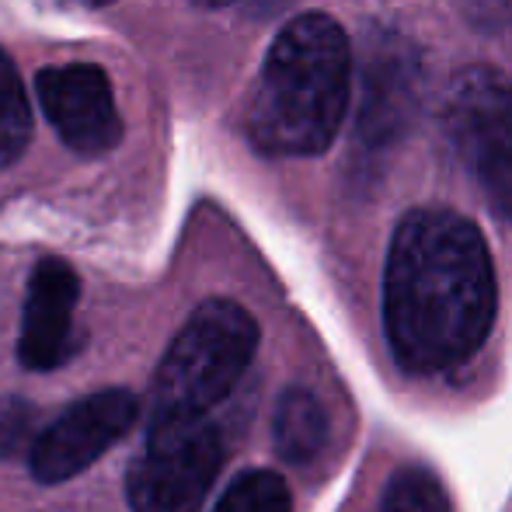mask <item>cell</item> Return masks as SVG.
Instances as JSON below:
<instances>
[{
  "label": "cell",
  "mask_w": 512,
  "mask_h": 512,
  "mask_svg": "<svg viewBox=\"0 0 512 512\" xmlns=\"http://www.w3.org/2000/svg\"><path fill=\"white\" fill-rule=\"evenodd\" d=\"M499 286L485 234L453 209H411L384 269V331L401 370L429 377L485 345Z\"/></svg>",
  "instance_id": "obj_1"
},
{
  "label": "cell",
  "mask_w": 512,
  "mask_h": 512,
  "mask_svg": "<svg viewBox=\"0 0 512 512\" xmlns=\"http://www.w3.org/2000/svg\"><path fill=\"white\" fill-rule=\"evenodd\" d=\"M352 49L331 14L293 18L269 46L248 105V140L269 157H314L335 143L349 112Z\"/></svg>",
  "instance_id": "obj_2"
},
{
  "label": "cell",
  "mask_w": 512,
  "mask_h": 512,
  "mask_svg": "<svg viewBox=\"0 0 512 512\" xmlns=\"http://www.w3.org/2000/svg\"><path fill=\"white\" fill-rule=\"evenodd\" d=\"M258 352V321L234 300L213 297L189 314L150 384V425L192 422L216 408Z\"/></svg>",
  "instance_id": "obj_3"
},
{
  "label": "cell",
  "mask_w": 512,
  "mask_h": 512,
  "mask_svg": "<svg viewBox=\"0 0 512 512\" xmlns=\"http://www.w3.org/2000/svg\"><path fill=\"white\" fill-rule=\"evenodd\" d=\"M446 140L471 168L488 206L512 223V84L492 67H471L446 88Z\"/></svg>",
  "instance_id": "obj_4"
},
{
  "label": "cell",
  "mask_w": 512,
  "mask_h": 512,
  "mask_svg": "<svg viewBox=\"0 0 512 512\" xmlns=\"http://www.w3.org/2000/svg\"><path fill=\"white\" fill-rule=\"evenodd\" d=\"M223 464V439L206 418L154 422L143 453L129 464L126 499L133 512H203Z\"/></svg>",
  "instance_id": "obj_5"
},
{
  "label": "cell",
  "mask_w": 512,
  "mask_h": 512,
  "mask_svg": "<svg viewBox=\"0 0 512 512\" xmlns=\"http://www.w3.org/2000/svg\"><path fill=\"white\" fill-rule=\"evenodd\" d=\"M140 415L133 391L108 387L74 401L28 443V471L42 485H63L74 474L88 471L98 457L129 432Z\"/></svg>",
  "instance_id": "obj_6"
},
{
  "label": "cell",
  "mask_w": 512,
  "mask_h": 512,
  "mask_svg": "<svg viewBox=\"0 0 512 512\" xmlns=\"http://www.w3.org/2000/svg\"><path fill=\"white\" fill-rule=\"evenodd\" d=\"M35 91L46 119L74 154L98 157L122 140V119L105 70L91 63L46 67L35 77Z\"/></svg>",
  "instance_id": "obj_7"
},
{
  "label": "cell",
  "mask_w": 512,
  "mask_h": 512,
  "mask_svg": "<svg viewBox=\"0 0 512 512\" xmlns=\"http://www.w3.org/2000/svg\"><path fill=\"white\" fill-rule=\"evenodd\" d=\"M81 300V279L63 258H42L28 279L25 317H21L18 359L25 370L46 373L77 352L74 310Z\"/></svg>",
  "instance_id": "obj_8"
},
{
  "label": "cell",
  "mask_w": 512,
  "mask_h": 512,
  "mask_svg": "<svg viewBox=\"0 0 512 512\" xmlns=\"http://www.w3.org/2000/svg\"><path fill=\"white\" fill-rule=\"evenodd\" d=\"M422 95V67L418 53L401 39L380 35L377 46H370L363 67V95H359L356 129L370 147L405 136L418 112Z\"/></svg>",
  "instance_id": "obj_9"
},
{
  "label": "cell",
  "mask_w": 512,
  "mask_h": 512,
  "mask_svg": "<svg viewBox=\"0 0 512 512\" xmlns=\"http://www.w3.org/2000/svg\"><path fill=\"white\" fill-rule=\"evenodd\" d=\"M272 443L286 464H310L328 443V411L307 387L279 394L272 411Z\"/></svg>",
  "instance_id": "obj_10"
},
{
  "label": "cell",
  "mask_w": 512,
  "mask_h": 512,
  "mask_svg": "<svg viewBox=\"0 0 512 512\" xmlns=\"http://www.w3.org/2000/svg\"><path fill=\"white\" fill-rule=\"evenodd\" d=\"M32 140V108L11 56L0 49V168H11Z\"/></svg>",
  "instance_id": "obj_11"
},
{
  "label": "cell",
  "mask_w": 512,
  "mask_h": 512,
  "mask_svg": "<svg viewBox=\"0 0 512 512\" xmlns=\"http://www.w3.org/2000/svg\"><path fill=\"white\" fill-rule=\"evenodd\" d=\"M377 512H450L446 488L429 467L408 464L391 474Z\"/></svg>",
  "instance_id": "obj_12"
},
{
  "label": "cell",
  "mask_w": 512,
  "mask_h": 512,
  "mask_svg": "<svg viewBox=\"0 0 512 512\" xmlns=\"http://www.w3.org/2000/svg\"><path fill=\"white\" fill-rule=\"evenodd\" d=\"M213 512H293V495L279 474L244 471L230 481Z\"/></svg>",
  "instance_id": "obj_13"
},
{
  "label": "cell",
  "mask_w": 512,
  "mask_h": 512,
  "mask_svg": "<svg viewBox=\"0 0 512 512\" xmlns=\"http://www.w3.org/2000/svg\"><path fill=\"white\" fill-rule=\"evenodd\" d=\"M32 432V408L25 401L0 398V460L18 453Z\"/></svg>",
  "instance_id": "obj_14"
},
{
  "label": "cell",
  "mask_w": 512,
  "mask_h": 512,
  "mask_svg": "<svg viewBox=\"0 0 512 512\" xmlns=\"http://www.w3.org/2000/svg\"><path fill=\"white\" fill-rule=\"evenodd\" d=\"M70 4H77V7H105V4H112V0H70Z\"/></svg>",
  "instance_id": "obj_15"
},
{
  "label": "cell",
  "mask_w": 512,
  "mask_h": 512,
  "mask_svg": "<svg viewBox=\"0 0 512 512\" xmlns=\"http://www.w3.org/2000/svg\"><path fill=\"white\" fill-rule=\"evenodd\" d=\"M196 4H203V7H223V4H230V0H196Z\"/></svg>",
  "instance_id": "obj_16"
}]
</instances>
